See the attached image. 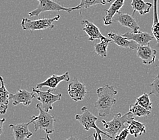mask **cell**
<instances>
[{"label":"cell","mask_w":159,"mask_h":140,"mask_svg":"<svg viewBox=\"0 0 159 140\" xmlns=\"http://www.w3.org/2000/svg\"><path fill=\"white\" fill-rule=\"evenodd\" d=\"M150 95L146 93L143 94L142 95L139 96L137 99H136V102L139 105L141 106L143 108H146L148 111H151V110L152 109V104L151 103L150 99Z\"/></svg>","instance_id":"25"},{"label":"cell","mask_w":159,"mask_h":140,"mask_svg":"<svg viewBox=\"0 0 159 140\" xmlns=\"http://www.w3.org/2000/svg\"><path fill=\"white\" fill-rule=\"evenodd\" d=\"M112 42V40L108 39V38H107L105 40H100V43L94 45V51L102 57H107L108 47L110 43H111Z\"/></svg>","instance_id":"21"},{"label":"cell","mask_w":159,"mask_h":140,"mask_svg":"<svg viewBox=\"0 0 159 140\" xmlns=\"http://www.w3.org/2000/svg\"><path fill=\"white\" fill-rule=\"evenodd\" d=\"M5 121H6L5 118L0 119V135H1L3 133V125Z\"/></svg>","instance_id":"29"},{"label":"cell","mask_w":159,"mask_h":140,"mask_svg":"<svg viewBox=\"0 0 159 140\" xmlns=\"http://www.w3.org/2000/svg\"><path fill=\"white\" fill-rule=\"evenodd\" d=\"M104 1L107 3H111L112 1V0H104Z\"/></svg>","instance_id":"32"},{"label":"cell","mask_w":159,"mask_h":140,"mask_svg":"<svg viewBox=\"0 0 159 140\" xmlns=\"http://www.w3.org/2000/svg\"><path fill=\"white\" fill-rule=\"evenodd\" d=\"M41 139H43V140H52L51 138H50V136H49V135H48V134L46 135V137H45V138H41Z\"/></svg>","instance_id":"31"},{"label":"cell","mask_w":159,"mask_h":140,"mask_svg":"<svg viewBox=\"0 0 159 140\" xmlns=\"http://www.w3.org/2000/svg\"><path fill=\"white\" fill-rule=\"evenodd\" d=\"M36 108L39 111V114L38 116L33 115L30 121L34 125L35 131L43 130L48 135L54 133L56 119L48 112L43 111L39 103L36 105Z\"/></svg>","instance_id":"3"},{"label":"cell","mask_w":159,"mask_h":140,"mask_svg":"<svg viewBox=\"0 0 159 140\" xmlns=\"http://www.w3.org/2000/svg\"><path fill=\"white\" fill-rule=\"evenodd\" d=\"M131 5L134 10L133 15L135 12H138L141 16L149 13L150 10L152 6V3L145 2L143 0H132Z\"/></svg>","instance_id":"20"},{"label":"cell","mask_w":159,"mask_h":140,"mask_svg":"<svg viewBox=\"0 0 159 140\" xmlns=\"http://www.w3.org/2000/svg\"><path fill=\"white\" fill-rule=\"evenodd\" d=\"M81 24L83 26V30L87 34L89 40L93 41L97 39L103 40L107 39V38L102 35L100 29L98 28V26L92 23L89 20H83L81 22Z\"/></svg>","instance_id":"15"},{"label":"cell","mask_w":159,"mask_h":140,"mask_svg":"<svg viewBox=\"0 0 159 140\" xmlns=\"http://www.w3.org/2000/svg\"><path fill=\"white\" fill-rule=\"evenodd\" d=\"M60 18V15H56L52 18H42L35 20H31L25 18L22 20L21 26L25 31H29L31 32L41 30H50L55 27L54 22L59 20Z\"/></svg>","instance_id":"4"},{"label":"cell","mask_w":159,"mask_h":140,"mask_svg":"<svg viewBox=\"0 0 159 140\" xmlns=\"http://www.w3.org/2000/svg\"><path fill=\"white\" fill-rule=\"evenodd\" d=\"M157 51L150 47V45L139 46L137 49V56L145 65H152L156 59Z\"/></svg>","instance_id":"13"},{"label":"cell","mask_w":159,"mask_h":140,"mask_svg":"<svg viewBox=\"0 0 159 140\" xmlns=\"http://www.w3.org/2000/svg\"><path fill=\"white\" fill-rule=\"evenodd\" d=\"M108 36L110 38V39L112 40V42H114L116 45L120 47L135 50V49H138L139 47V45L134 42V40H129L122 35H117V34L112 32H109L108 33Z\"/></svg>","instance_id":"16"},{"label":"cell","mask_w":159,"mask_h":140,"mask_svg":"<svg viewBox=\"0 0 159 140\" xmlns=\"http://www.w3.org/2000/svg\"><path fill=\"white\" fill-rule=\"evenodd\" d=\"M82 114L75 115V120L78 121L82 126L84 127L86 131H89L90 129H93L96 130V132L98 134H103L107 137L112 139L111 136L106 134L104 131H102L96 125V121L98 120V117H96L93 113L91 112L86 107H83L81 108Z\"/></svg>","instance_id":"6"},{"label":"cell","mask_w":159,"mask_h":140,"mask_svg":"<svg viewBox=\"0 0 159 140\" xmlns=\"http://www.w3.org/2000/svg\"><path fill=\"white\" fill-rule=\"evenodd\" d=\"M124 2L125 0H115L108 10H100V11H103V12H105L107 13L106 16L102 18L104 25L108 26L113 24L112 18L114 17V16L117 12H119V10L121 8H122L124 5Z\"/></svg>","instance_id":"17"},{"label":"cell","mask_w":159,"mask_h":140,"mask_svg":"<svg viewBox=\"0 0 159 140\" xmlns=\"http://www.w3.org/2000/svg\"><path fill=\"white\" fill-rule=\"evenodd\" d=\"M129 134V133L128 129L127 127H126L123 129L120 132H119L118 135H116L115 137L113 138V140H126Z\"/></svg>","instance_id":"27"},{"label":"cell","mask_w":159,"mask_h":140,"mask_svg":"<svg viewBox=\"0 0 159 140\" xmlns=\"http://www.w3.org/2000/svg\"><path fill=\"white\" fill-rule=\"evenodd\" d=\"M127 123L128 124L127 129L129 133L135 138H138V136L142 135L146 132V125L138 121L134 120V119L128 121Z\"/></svg>","instance_id":"19"},{"label":"cell","mask_w":159,"mask_h":140,"mask_svg":"<svg viewBox=\"0 0 159 140\" xmlns=\"http://www.w3.org/2000/svg\"><path fill=\"white\" fill-rule=\"evenodd\" d=\"M150 88H151V92H150L149 95H151V94H154V95L156 96L157 97H158V94H159V76L158 75H157L155 78L154 79V80L152 82V84H150Z\"/></svg>","instance_id":"26"},{"label":"cell","mask_w":159,"mask_h":140,"mask_svg":"<svg viewBox=\"0 0 159 140\" xmlns=\"http://www.w3.org/2000/svg\"><path fill=\"white\" fill-rule=\"evenodd\" d=\"M68 93L71 99L75 102L83 100L88 93L86 86L81 83L77 78H74L72 82L68 84Z\"/></svg>","instance_id":"8"},{"label":"cell","mask_w":159,"mask_h":140,"mask_svg":"<svg viewBox=\"0 0 159 140\" xmlns=\"http://www.w3.org/2000/svg\"><path fill=\"white\" fill-rule=\"evenodd\" d=\"M39 2V5L36 9L29 13V16L31 17L39 16V15L45 12H60V11H66L70 13L71 12V7L67 8L60 5L52 0H37Z\"/></svg>","instance_id":"7"},{"label":"cell","mask_w":159,"mask_h":140,"mask_svg":"<svg viewBox=\"0 0 159 140\" xmlns=\"http://www.w3.org/2000/svg\"><path fill=\"white\" fill-rule=\"evenodd\" d=\"M118 92L112 86L106 84L97 90L98 100L94 103L98 115L105 117L111 114V108L116 104V96Z\"/></svg>","instance_id":"1"},{"label":"cell","mask_w":159,"mask_h":140,"mask_svg":"<svg viewBox=\"0 0 159 140\" xmlns=\"http://www.w3.org/2000/svg\"><path fill=\"white\" fill-rule=\"evenodd\" d=\"M70 80V75L68 71L64 73L62 75H52L49 77L46 80H45L43 82H41L39 84H37L36 88L37 89H41L44 87H48L52 90H54L55 88H57V86L60 82L62 81H66L69 82Z\"/></svg>","instance_id":"11"},{"label":"cell","mask_w":159,"mask_h":140,"mask_svg":"<svg viewBox=\"0 0 159 140\" xmlns=\"http://www.w3.org/2000/svg\"><path fill=\"white\" fill-rule=\"evenodd\" d=\"M122 36L127 38L129 40H134V42L138 43L139 46H144V45H150V41H152L154 38V36L146 32H127L124 33Z\"/></svg>","instance_id":"14"},{"label":"cell","mask_w":159,"mask_h":140,"mask_svg":"<svg viewBox=\"0 0 159 140\" xmlns=\"http://www.w3.org/2000/svg\"><path fill=\"white\" fill-rule=\"evenodd\" d=\"M53 90L52 89H48L47 91H41L39 89H37L33 88V92L34 94H37V99L40 103L41 107L45 112H49L53 109V104L56 102L60 101L62 98L61 94H54L52 92Z\"/></svg>","instance_id":"5"},{"label":"cell","mask_w":159,"mask_h":140,"mask_svg":"<svg viewBox=\"0 0 159 140\" xmlns=\"http://www.w3.org/2000/svg\"><path fill=\"white\" fill-rule=\"evenodd\" d=\"M99 4L105 5L107 4V2L104 0H81L80 4L74 7H71V12L73 10H80L83 8H89L92 6Z\"/></svg>","instance_id":"22"},{"label":"cell","mask_w":159,"mask_h":140,"mask_svg":"<svg viewBox=\"0 0 159 140\" xmlns=\"http://www.w3.org/2000/svg\"><path fill=\"white\" fill-rule=\"evenodd\" d=\"M65 140H80V139H79L78 138H75V137H73V136H71V137H70L69 138H68ZM82 140H83V139H82Z\"/></svg>","instance_id":"30"},{"label":"cell","mask_w":159,"mask_h":140,"mask_svg":"<svg viewBox=\"0 0 159 140\" xmlns=\"http://www.w3.org/2000/svg\"><path fill=\"white\" fill-rule=\"evenodd\" d=\"M93 137L94 138V140H107V139H103L102 138L101 134H98L96 132L95 133H93Z\"/></svg>","instance_id":"28"},{"label":"cell","mask_w":159,"mask_h":140,"mask_svg":"<svg viewBox=\"0 0 159 140\" xmlns=\"http://www.w3.org/2000/svg\"><path fill=\"white\" fill-rule=\"evenodd\" d=\"M134 117H135L131 112H129L124 115H121V113L119 112L114 116L111 121L107 122L104 120H102V123L104 127L103 131L113 139L123 129L127 127L125 124L128 121L134 119Z\"/></svg>","instance_id":"2"},{"label":"cell","mask_w":159,"mask_h":140,"mask_svg":"<svg viewBox=\"0 0 159 140\" xmlns=\"http://www.w3.org/2000/svg\"><path fill=\"white\" fill-rule=\"evenodd\" d=\"M129 112H131L134 117H148L151 115V111H148L146 108H143L137 103H135L134 104L130 105Z\"/></svg>","instance_id":"24"},{"label":"cell","mask_w":159,"mask_h":140,"mask_svg":"<svg viewBox=\"0 0 159 140\" xmlns=\"http://www.w3.org/2000/svg\"><path fill=\"white\" fill-rule=\"evenodd\" d=\"M151 30H152L153 36L156 39L158 45L159 43V25L157 14V0H154V18L153 24Z\"/></svg>","instance_id":"23"},{"label":"cell","mask_w":159,"mask_h":140,"mask_svg":"<svg viewBox=\"0 0 159 140\" xmlns=\"http://www.w3.org/2000/svg\"><path fill=\"white\" fill-rule=\"evenodd\" d=\"M35 98V94L29 92L26 90H19L15 94H10V100H12L14 106L22 104L29 106L31 104L32 100Z\"/></svg>","instance_id":"10"},{"label":"cell","mask_w":159,"mask_h":140,"mask_svg":"<svg viewBox=\"0 0 159 140\" xmlns=\"http://www.w3.org/2000/svg\"><path fill=\"white\" fill-rule=\"evenodd\" d=\"M30 124H31V121L17 125H10L9 127L12 129L14 140H25L28 139L31 137L33 134L29 129Z\"/></svg>","instance_id":"12"},{"label":"cell","mask_w":159,"mask_h":140,"mask_svg":"<svg viewBox=\"0 0 159 140\" xmlns=\"http://www.w3.org/2000/svg\"><path fill=\"white\" fill-rule=\"evenodd\" d=\"M112 22H118L122 26L130 28L132 32H139L140 27L138 22L133 16L128 14L118 12L112 18Z\"/></svg>","instance_id":"9"},{"label":"cell","mask_w":159,"mask_h":140,"mask_svg":"<svg viewBox=\"0 0 159 140\" xmlns=\"http://www.w3.org/2000/svg\"><path fill=\"white\" fill-rule=\"evenodd\" d=\"M0 115H5L10 101V92L6 88L3 78L0 75Z\"/></svg>","instance_id":"18"}]
</instances>
